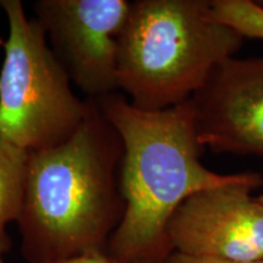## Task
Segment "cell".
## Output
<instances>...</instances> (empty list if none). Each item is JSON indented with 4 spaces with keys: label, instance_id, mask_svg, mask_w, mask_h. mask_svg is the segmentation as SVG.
<instances>
[{
    "label": "cell",
    "instance_id": "obj_13",
    "mask_svg": "<svg viewBox=\"0 0 263 263\" xmlns=\"http://www.w3.org/2000/svg\"><path fill=\"white\" fill-rule=\"evenodd\" d=\"M0 263H4V262H3V259H2V254H0Z\"/></svg>",
    "mask_w": 263,
    "mask_h": 263
},
{
    "label": "cell",
    "instance_id": "obj_9",
    "mask_svg": "<svg viewBox=\"0 0 263 263\" xmlns=\"http://www.w3.org/2000/svg\"><path fill=\"white\" fill-rule=\"evenodd\" d=\"M212 16L245 38L263 41V5L252 0H211Z\"/></svg>",
    "mask_w": 263,
    "mask_h": 263
},
{
    "label": "cell",
    "instance_id": "obj_5",
    "mask_svg": "<svg viewBox=\"0 0 263 263\" xmlns=\"http://www.w3.org/2000/svg\"><path fill=\"white\" fill-rule=\"evenodd\" d=\"M130 8L127 0H38L33 4L52 52L87 99L118 89V39Z\"/></svg>",
    "mask_w": 263,
    "mask_h": 263
},
{
    "label": "cell",
    "instance_id": "obj_8",
    "mask_svg": "<svg viewBox=\"0 0 263 263\" xmlns=\"http://www.w3.org/2000/svg\"><path fill=\"white\" fill-rule=\"evenodd\" d=\"M31 151L0 136V254L11 248L8 228L20 219L25 202Z\"/></svg>",
    "mask_w": 263,
    "mask_h": 263
},
{
    "label": "cell",
    "instance_id": "obj_12",
    "mask_svg": "<svg viewBox=\"0 0 263 263\" xmlns=\"http://www.w3.org/2000/svg\"><path fill=\"white\" fill-rule=\"evenodd\" d=\"M257 197H258V200H259V201H262V202H263V193L261 194V195H258Z\"/></svg>",
    "mask_w": 263,
    "mask_h": 263
},
{
    "label": "cell",
    "instance_id": "obj_4",
    "mask_svg": "<svg viewBox=\"0 0 263 263\" xmlns=\"http://www.w3.org/2000/svg\"><path fill=\"white\" fill-rule=\"evenodd\" d=\"M8 20L0 70V136L37 153L67 141L87 120L90 99L73 93L44 29L21 0H0Z\"/></svg>",
    "mask_w": 263,
    "mask_h": 263
},
{
    "label": "cell",
    "instance_id": "obj_3",
    "mask_svg": "<svg viewBox=\"0 0 263 263\" xmlns=\"http://www.w3.org/2000/svg\"><path fill=\"white\" fill-rule=\"evenodd\" d=\"M245 37L212 16L211 0H137L118 39V88L161 111L199 91Z\"/></svg>",
    "mask_w": 263,
    "mask_h": 263
},
{
    "label": "cell",
    "instance_id": "obj_11",
    "mask_svg": "<svg viewBox=\"0 0 263 263\" xmlns=\"http://www.w3.org/2000/svg\"><path fill=\"white\" fill-rule=\"evenodd\" d=\"M54 263H117L115 259L108 255L106 250L104 251H90L81 254L73 257L61 259V261Z\"/></svg>",
    "mask_w": 263,
    "mask_h": 263
},
{
    "label": "cell",
    "instance_id": "obj_7",
    "mask_svg": "<svg viewBox=\"0 0 263 263\" xmlns=\"http://www.w3.org/2000/svg\"><path fill=\"white\" fill-rule=\"evenodd\" d=\"M190 103L203 149L263 156V55L223 62Z\"/></svg>",
    "mask_w": 263,
    "mask_h": 263
},
{
    "label": "cell",
    "instance_id": "obj_1",
    "mask_svg": "<svg viewBox=\"0 0 263 263\" xmlns=\"http://www.w3.org/2000/svg\"><path fill=\"white\" fill-rule=\"evenodd\" d=\"M123 143L122 221L108 242L117 263H163L172 254L167 227L177 209L202 190L238 182L245 173L221 174L200 160L190 100L161 111H144L123 95L94 99Z\"/></svg>",
    "mask_w": 263,
    "mask_h": 263
},
{
    "label": "cell",
    "instance_id": "obj_2",
    "mask_svg": "<svg viewBox=\"0 0 263 263\" xmlns=\"http://www.w3.org/2000/svg\"><path fill=\"white\" fill-rule=\"evenodd\" d=\"M70 139L31 153L27 185L17 221L28 263H54L104 251L122 221L123 143L97 100Z\"/></svg>",
    "mask_w": 263,
    "mask_h": 263
},
{
    "label": "cell",
    "instance_id": "obj_6",
    "mask_svg": "<svg viewBox=\"0 0 263 263\" xmlns=\"http://www.w3.org/2000/svg\"><path fill=\"white\" fill-rule=\"evenodd\" d=\"M261 185V174L245 172L238 182L188 197L167 227L173 251L233 261L263 259V202L251 196Z\"/></svg>",
    "mask_w": 263,
    "mask_h": 263
},
{
    "label": "cell",
    "instance_id": "obj_10",
    "mask_svg": "<svg viewBox=\"0 0 263 263\" xmlns=\"http://www.w3.org/2000/svg\"><path fill=\"white\" fill-rule=\"evenodd\" d=\"M163 263H263V259H258V261H233V259L209 257V256H194L173 251Z\"/></svg>",
    "mask_w": 263,
    "mask_h": 263
}]
</instances>
